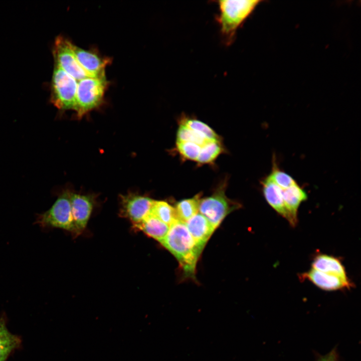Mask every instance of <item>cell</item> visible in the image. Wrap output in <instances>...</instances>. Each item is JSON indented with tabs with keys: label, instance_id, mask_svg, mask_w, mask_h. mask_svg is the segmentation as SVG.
<instances>
[{
	"label": "cell",
	"instance_id": "6da1fadb",
	"mask_svg": "<svg viewBox=\"0 0 361 361\" xmlns=\"http://www.w3.org/2000/svg\"><path fill=\"white\" fill-rule=\"evenodd\" d=\"M160 243L176 257L185 275L193 277L203 249L196 244L186 224L178 220L171 225Z\"/></svg>",
	"mask_w": 361,
	"mask_h": 361
},
{
	"label": "cell",
	"instance_id": "7a4b0ae2",
	"mask_svg": "<svg viewBox=\"0 0 361 361\" xmlns=\"http://www.w3.org/2000/svg\"><path fill=\"white\" fill-rule=\"evenodd\" d=\"M219 13L216 18L221 35L227 45L234 41L238 29L250 16L260 1L223 0L216 2Z\"/></svg>",
	"mask_w": 361,
	"mask_h": 361
},
{
	"label": "cell",
	"instance_id": "3957f363",
	"mask_svg": "<svg viewBox=\"0 0 361 361\" xmlns=\"http://www.w3.org/2000/svg\"><path fill=\"white\" fill-rule=\"evenodd\" d=\"M108 85L105 77H86L78 81L74 109L78 117L81 118L102 104Z\"/></svg>",
	"mask_w": 361,
	"mask_h": 361
},
{
	"label": "cell",
	"instance_id": "277c9868",
	"mask_svg": "<svg viewBox=\"0 0 361 361\" xmlns=\"http://www.w3.org/2000/svg\"><path fill=\"white\" fill-rule=\"evenodd\" d=\"M77 81L55 64L51 82V101L62 110H74Z\"/></svg>",
	"mask_w": 361,
	"mask_h": 361
},
{
	"label": "cell",
	"instance_id": "5b68a950",
	"mask_svg": "<svg viewBox=\"0 0 361 361\" xmlns=\"http://www.w3.org/2000/svg\"><path fill=\"white\" fill-rule=\"evenodd\" d=\"M70 194L69 191H65L61 194L51 208L38 215L36 224L43 229L57 228L72 233L74 226Z\"/></svg>",
	"mask_w": 361,
	"mask_h": 361
},
{
	"label": "cell",
	"instance_id": "8992f818",
	"mask_svg": "<svg viewBox=\"0 0 361 361\" xmlns=\"http://www.w3.org/2000/svg\"><path fill=\"white\" fill-rule=\"evenodd\" d=\"M225 186H220L211 196L201 199L199 205L201 214L215 229L229 213L239 206V204L226 197Z\"/></svg>",
	"mask_w": 361,
	"mask_h": 361
},
{
	"label": "cell",
	"instance_id": "52a82bcc",
	"mask_svg": "<svg viewBox=\"0 0 361 361\" xmlns=\"http://www.w3.org/2000/svg\"><path fill=\"white\" fill-rule=\"evenodd\" d=\"M55 64L77 81L91 77L81 66L72 48V43L63 36L56 37L53 49Z\"/></svg>",
	"mask_w": 361,
	"mask_h": 361
},
{
	"label": "cell",
	"instance_id": "ba28073f",
	"mask_svg": "<svg viewBox=\"0 0 361 361\" xmlns=\"http://www.w3.org/2000/svg\"><path fill=\"white\" fill-rule=\"evenodd\" d=\"M120 215L135 225L149 214L154 200L148 197L128 193L120 196Z\"/></svg>",
	"mask_w": 361,
	"mask_h": 361
},
{
	"label": "cell",
	"instance_id": "9c48e42d",
	"mask_svg": "<svg viewBox=\"0 0 361 361\" xmlns=\"http://www.w3.org/2000/svg\"><path fill=\"white\" fill-rule=\"evenodd\" d=\"M92 195H85L71 192L70 202L73 220L75 236L80 235L85 229L90 217L94 204Z\"/></svg>",
	"mask_w": 361,
	"mask_h": 361
},
{
	"label": "cell",
	"instance_id": "30bf717a",
	"mask_svg": "<svg viewBox=\"0 0 361 361\" xmlns=\"http://www.w3.org/2000/svg\"><path fill=\"white\" fill-rule=\"evenodd\" d=\"M75 57L83 69L94 78L105 77V69L110 63L108 58L101 57L92 50H87L72 43Z\"/></svg>",
	"mask_w": 361,
	"mask_h": 361
},
{
	"label": "cell",
	"instance_id": "8fae6325",
	"mask_svg": "<svg viewBox=\"0 0 361 361\" xmlns=\"http://www.w3.org/2000/svg\"><path fill=\"white\" fill-rule=\"evenodd\" d=\"M301 277L310 281L321 289L327 291L348 289L352 285L347 277L325 273L313 268L302 273Z\"/></svg>",
	"mask_w": 361,
	"mask_h": 361
},
{
	"label": "cell",
	"instance_id": "7c38bea8",
	"mask_svg": "<svg viewBox=\"0 0 361 361\" xmlns=\"http://www.w3.org/2000/svg\"><path fill=\"white\" fill-rule=\"evenodd\" d=\"M186 225L195 243L202 249L216 229L203 215L198 213L190 218Z\"/></svg>",
	"mask_w": 361,
	"mask_h": 361
},
{
	"label": "cell",
	"instance_id": "4fadbf2b",
	"mask_svg": "<svg viewBox=\"0 0 361 361\" xmlns=\"http://www.w3.org/2000/svg\"><path fill=\"white\" fill-rule=\"evenodd\" d=\"M281 189L285 206L290 217L289 223L294 227L297 222L298 208L302 202L307 200V194L297 183L287 188Z\"/></svg>",
	"mask_w": 361,
	"mask_h": 361
},
{
	"label": "cell",
	"instance_id": "5bb4252c",
	"mask_svg": "<svg viewBox=\"0 0 361 361\" xmlns=\"http://www.w3.org/2000/svg\"><path fill=\"white\" fill-rule=\"evenodd\" d=\"M262 191L267 203L289 222L290 217L283 201L282 190L268 175L261 182Z\"/></svg>",
	"mask_w": 361,
	"mask_h": 361
},
{
	"label": "cell",
	"instance_id": "9a60e30c",
	"mask_svg": "<svg viewBox=\"0 0 361 361\" xmlns=\"http://www.w3.org/2000/svg\"><path fill=\"white\" fill-rule=\"evenodd\" d=\"M312 268L332 275L347 278L345 268L337 258L326 254L316 256L312 263Z\"/></svg>",
	"mask_w": 361,
	"mask_h": 361
},
{
	"label": "cell",
	"instance_id": "2e32d148",
	"mask_svg": "<svg viewBox=\"0 0 361 361\" xmlns=\"http://www.w3.org/2000/svg\"><path fill=\"white\" fill-rule=\"evenodd\" d=\"M133 226L160 243L164 239L169 229V226L150 214L142 221Z\"/></svg>",
	"mask_w": 361,
	"mask_h": 361
},
{
	"label": "cell",
	"instance_id": "e0dca14e",
	"mask_svg": "<svg viewBox=\"0 0 361 361\" xmlns=\"http://www.w3.org/2000/svg\"><path fill=\"white\" fill-rule=\"evenodd\" d=\"M20 337L12 333L8 329L5 317L0 318V361H6L9 355L19 348Z\"/></svg>",
	"mask_w": 361,
	"mask_h": 361
},
{
	"label": "cell",
	"instance_id": "ac0fdd59",
	"mask_svg": "<svg viewBox=\"0 0 361 361\" xmlns=\"http://www.w3.org/2000/svg\"><path fill=\"white\" fill-rule=\"evenodd\" d=\"M149 214L169 226L179 220L175 208L162 201H154Z\"/></svg>",
	"mask_w": 361,
	"mask_h": 361
},
{
	"label": "cell",
	"instance_id": "d6986e66",
	"mask_svg": "<svg viewBox=\"0 0 361 361\" xmlns=\"http://www.w3.org/2000/svg\"><path fill=\"white\" fill-rule=\"evenodd\" d=\"M201 201L200 194L193 198L178 202L175 206V211L179 221L187 222L190 218L197 214L199 210Z\"/></svg>",
	"mask_w": 361,
	"mask_h": 361
},
{
	"label": "cell",
	"instance_id": "ffe728a7",
	"mask_svg": "<svg viewBox=\"0 0 361 361\" xmlns=\"http://www.w3.org/2000/svg\"><path fill=\"white\" fill-rule=\"evenodd\" d=\"M181 124L199 133L209 140L220 141L217 134L208 125L201 121L184 118L182 120Z\"/></svg>",
	"mask_w": 361,
	"mask_h": 361
},
{
	"label": "cell",
	"instance_id": "44dd1931",
	"mask_svg": "<svg viewBox=\"0 0 361 361\" xmlns=\"http://www.w3.org/2000/svg\"><path fill=\"white\" fill-rule=\"evenodd\" d=\"M222 151V148L220 141H209L201 146L196 161L200 163H210L215 160Z\"/></svg>",
	"mask_w": 361,
	"mask_h": 361
},
{
	"label": "cell",
	"instance_id": "7402d4cb",
	"mask_svg": "<svg viewBox=\"0 0 361 361\" xmlns=\"http://www.w3.org/2000/svg\"><path fill=\"white\" fill-rule=\"evenodd\" d=\"M272 161L271 171L268 176L276 185L286 189L297 183L290 175L279 167L274 156Z\"/></svg>",
	"mask_w": 361,
	"mask_h": 361
},
{
	"label": "cell",
	"instance_id": "603a6c76",
	"mask_svg": "<svg viewBox=\"0 0 361 361\" xmlns=\"http://www.w3.org/2000/svg\"><path fill=\"white\" fill-rule=\"evenodd\" d=\"M176 141L191 142L202 146L211 141L207 139L199 133L180 124L177 132Z\"/></svg>",
	"mask_w": 361,
	"mask_h": 361
},
{
	"label": "cell",
	"instance_id": "cb8c5ba5",
	"mask_svg": "<svg viewBox=\"0 0 361 361\" xmlns=\"http://www.w3.org/2000/svg\"><path fill=\"white\" fill-rule=\"evenodd\" d=\"M176 146L182 156L192 160H197L201 149V146L191 142L176 141Z\"/></svg>",
	"mask_w": 361,
	"mask_h": 361
},
{
	"label": "cell",
	"instance_id": "d4e9b609",
	"mask_svg": "<svg viewBox=\"0 0 361 361\" xmlns=\"http://www.w3.org/2000/svg\"><path fill=\"white\" fill-rule=\"evenodd\" d=\"M317 361H337V353L334 349L324 356L319 357Z\"/></svg>",
	"mask_w": 361,
	"mask_h": 361
}]
</instances>
